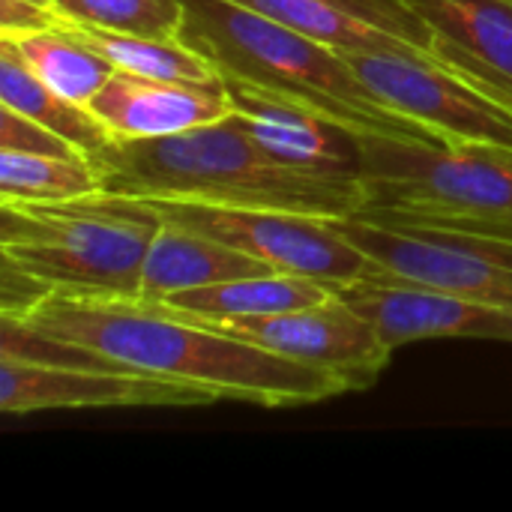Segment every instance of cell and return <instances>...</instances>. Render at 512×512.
Listing matches in <instances>:
<instances>
[{
  "instance_id": "11",
  "label": "cell",
  "mask_w": 512,
  "mask_h": 512,
  "mask_svg": "<svg viewBox=\"0 0 512 512\" xmlns=\"http://www.w3.org/2000/svg\"><path fill=\"white\" fill-rule=\"evenodd\" d=\"M339 294L372 321L381 339L396 351L420 339H498L512 342V309L459 297L393 273L363 276Z\"/></svg>"
},
{
  "instance_id": "12",
  "label": "cell",
  "mask_w": 512,
  "mask_h": 512,
  "mask_svg": "<svg viewBox=\"0 0 512 512\" xmlns=\"http://www.w3.org/2000/svg\"><path fill=\"white\" fill-rule=\"evenodd\" d=\"M222 81L231 99V111L276 162L303 171L366 180L360 132L282 93L231 75H222Z\"/></svg>"
},
{
  "instance_id": "6",
  "label": "cell",
  "mask_w": 512,
  "mask_h": 512,
  "mask_svg": "<svg viewBox=\"0 0 512 512\" xmlns=\"http://www.w3.org/2000/svg\"><path fill=\"white\" fill-rule=\"evenodd\" d=\"M147 201L159 210L165 222L222 240L264 261L276 273L318 279L333 291L381 270L336 228V219L327 216H309L291 210L216 207V204L165 201V198H147Z\"/></svg>"
},
{
  "instance_id": "8",
  "label": "cell",
  "mask_w": 512,
  "mask_h": 512,
  "mask_svg": "<svg viewBox=\"0 0 512 512\" xmlns=\"http://www.w3.org/2000/svg\"><path fill=\"white\" fill-rule=\"evenodd\" d=\"M360 81L393 111L429 129L444 147L462 141L512 147V108L420 54H345Z\"/></svg>"
},
{
  "instance_id": "23",
  "label": "cell",
  "mask_w": 512,
  "mask_h": 512,
  "mask_svg": "<svg viewBox=\"0 0 512 512\" xmlns=\"http://www.w3.org/2000/svg\"><path fill=\"white\" fill-rule=\"evenodd\" d=\"M0 150L12 153H39V156H63V159H87L72 141L51 132L48 126L18 114L15 108L0 102Z\"/></svg>"
},
{
  "instance_id": "2",
  "label": "cell",
  "mask_w": 512,
  "mask_h": 512,
  "mask_svg": "<svg viewBox=\"0 0 512 512\" xmlns=\"http://www.w3.org/2000/svg\"><path fill=\"white\" fill-rule=\"evenodd\" d=\"M93 168L102 189L135 198L291 210L327 219L357 216L372 204V186L360 177L276 162L234 111L165 138H114L93 159Z\"/></svg>"
},
{
  "instance_id": "19",
  "label": "cell",
  "mask_w": 512,
  "mask_h": 512,
  "mask_svg": "<svg viewBox=\"0 0 512 512\" xmlns=\"http://www.w3.org/2000/svg\"><path fill=\"white\" fill-rule=\"evenodd\" d=\"M6 39L24 66L45 81L60 96L90 105V99L108 84V78L117 72L108 57H102L90 42H84L63 18L54 27L33 30V33H15L0 36Z\"/></svg>"
},
{
  "instance_id": "25",
  "label": "cell",
  "mask_w": 512,
  "mask_h": 512,
  "mask_svg": "<svg viewBox=\"0 0 512 512\" xmlns=\"http://www.w3.org/2000/svg\"><path fill=\"white\" fill-rule=\"evenodd\" d=\"M30 3H39V6H51L54 0H30Z\"/></svg>"
},
{
  "instance_id": "10",
  "label": "cell",
  "mask_w": 512,
  "mask_h": 512,
  "mask_svg": "<svg viewBox=\"0 0 512 512\" xmlns=\"http://www.w3.org/2000/svg\"><path fill=\"white\" fill-rule=\"evenodd\" d=\"M216 396L117 366H66L0 357V411L36 414L60 408H201Z\"/></svg>"
},
{
  "instance_id": "4",
  "label": "cell",
  "mask_w": 512,
  "mask_h": 512,
  "mask_svg": "<svg viewBox=\"0 0 512 512\" xmlns=\"http://www.w3.org/2000/svg\"><path fill=\"white\" fill-rule=\"evenodd\" d=\"M159 210L147 198L96 189L63 201H0V264L51 291L138 300Z\"/></svg>"
},
{
  "instance_id": "24",
  "label": "cell",
  "mask_w": 512,
  "mask_h": 512,
  "mask_svg": "<svg viewBox=\"0 0 512 512\" xmlns=\"http://www.w3.org/2000/svg\"><path fill=\"white\" fill-rule=\"evenodd\" d=\"M60 15L51 6H39L30 0H0V36L33 33L54 27Z\"/></svg>"
},
{
  "instance_id": "3",
  "label": "cell",
  "mask_w": 512,
  "mask_h": 512,
  "mask_svg": "<svg viewBox=\"0 0 512 512\" xmlns=\"http://www.w3.org/2000/svg\"><path fill=\"white\" fill-rule=\"evenodd\" d=\"M180 39L207 57L219 75L306 102L360 135H390L441 144L429 129L387 108L354 72L351 60L288 24L234 0H180ZM444 147V144H441Z\"/></svg>"
},
{
  "instance_id": "7",
  "label": "cell",
  "mask_w": 512,
  "mask_h": 512,
  "mask_svg": "<svg viewBox=\"0 0 512 512\" xmlns=\"http://www.w3.org/2000/svg\"><path fill=\"white\" fill-rule=\"evenodd\" d=\"M336 228L384 273L512 309V243L471 231L345 216Z\"/></svg>"
},
{
  "instance_id": "22",
  "label": "cell",
  "mask_w": 512,
  "mask_h": 512,
  "mask_svg": "<svg viewBox=\"0 0 512 512\" xmlns=\"http://www.w3.org/2000/svg\"><path fill=\"white\" fill-rule=\"evenodd\" d=\"M51 9L72 24L135 36H180V0H54Z\"/></svg>"
},
{
  "instance_id": "14",
  "label": "cell",
  "mask_w": 512,
  "mask_h": 512,
  "mask_svg": "<svg viewBox=\"0 0 512 512\" xmlns=\"http://www.w3.org/2000/svg\"><path fill=\"white\" fill-rule=\"evenodd\" d=\"M432 33L438 60L512 108V0H402Z\"/></svg>"
},
{
  "instance_id": "15",
  "label": "cell",
  "mask_w": 512,
  "mask_h": 512,
  "mask_svg": "<svg viewBox=\"0 0 512 512\" xmlns=\"http://www.w3.org/2000/svg\"><path fill=\"white\" fill-rule=\"evenodd\" d=\"M93 114L120 141L165 138L231 114L222 75L213 81H165L117 69L90 99Z\"/></svg>"
},
{
  "instance_id": "18",
  "label": "cell",
  "mask_w": 512,
  "mask_h": 512,
  "mask_svg": "<svg viewBox=\"0 0 512 512\" xmlns=\"http://www.w3.org/2000/svg\"><path fill=\"white\" fill-rule=\"evenodd\" d=\"M0 102L72 141L90 165L114 141L111 129L93 114L90 105H78L39 81L6 39H0Z\"/></svg>"
},
{
  "instance_id": "17",
  "label": "cell",
  "mask_w": 512,
  "mask_h": 512,
  "mask_svg": "<svg viewBox=\"0 0 512 512\" xmlns=\"http://www.w3.org/2000/svg\"><path fill=\"white\" fill-rule=\"evenodd\" d=\"M336 294L330 285L291 273H264L246 279H228L204 288H189L156 303L159 309L198 324H222L243 318H267L294 312Z\"/></svg>"
},
{
  "instance_id": "9",
  "label": "cell",
  "mask_w": 512,
  "mask_h": 512,
  "mask_svg": "<svg viewBox=\"0 0 512 512\" xmlns=\"http://www.w3.org/2000/svg\"><path fill=\"white\" fill-rule=\"evenodd\" d=\"M207 327L321 369L339 378L348 393L369 390L381 378L393 354V348L372 327V321L363 318L339 291L321 303L294 312L222 321Z\"/></svg>"
},
{
  "instance_id": "21",
  "label": "cell",
  "mask_w": 512,
  "mask_h": 512,
  "mask_svg": "<svg viewBox=\"0 0 512 512\" xmlns=\"http://www.w3.org/2000/svg\"><path fill=\"white\" fill-rule=\"evenodd\" d=\"M96 189L102 186L90 159L0 150V201H63Z\"/></svg>"
},
{
  "instance_id": "5",
  "label": "cell",
  "mask_w": 512,
  "mask_h": 512,
  "mask_svg": "<svg viewBox=\"0 0 512 512\" xmlns=\"http://www.w3.org/2000/svg\"><path fill=\"white\" fill-rule=\"evenodd\" d=\"M372 204L363 216L471 231L512 243V147H453L360 135Z\"/></svg>"
},
{
  "instance_id": "20",
  "label": "cell",
  "mask_w": 512,
  "mask_h": 512,
  "mask_svg": "<svg viewBox=\"0 0 512 512\" xmlns=\"http://www.w3.org/2000/svg\"><path fill=\"white\" fill-rule=\"evenodd\" d=\"M84 42H90L102 57L114 63V69L144 75V78H165V81H213L219 78L216 66L201 57L192 45L180 36H135V33H114L87 24L66 21Z\"/></svg>"
},
{
  "instance_id": "13",
  "label": "cell",
  "mask_w": 512,
  "mask_h": 512,
  "mask_svg": "<svg viewBox=\"0 0 512 512\" xmlns=\"http://www.w3.org/2000/svg\"><path fill=\"white\" fill-rule=\"evenodd\" d=\"M342 54L402 51L438 60L429 27L402 0H234ZM444 66V63H441Z\"/></svg>"
},
{
  "instance_id": "1",
  "label": "cell",
  "mask_w": 512,
  "mask_h": 512,
  "mask_svg": "<svg viewBox=\"0 0 512 512\" xmlns=\"http://www.w3.org/2000/svg\"><path fill=\"white\" fill-rule=\"evenodd\" d=\"M12 321L45 339L87 351L108 366L192 384L216 399L294 408L348 393L339 378L321 369L186 321L156 303L51 291Z\"/></svg>"
},
{
  "instance_id": "16",
  "label": "cell",
  "mask_w": 512,
  "mask_h": 512,
  "mask_svg": "<svg viewBox=\"0 0 512 512\" xmlns=\"http://www.w3.org/2000/svg\"><path fill=\"white\" fill-rule=\"evenodd\" d=\"M264 273H276V270L222 240H213L201 231L162 219V228L156 231L144 261L138 300L162 303L177 291L204 288L228 279L264 276Z\"/></svg>"
}]
</instances>
